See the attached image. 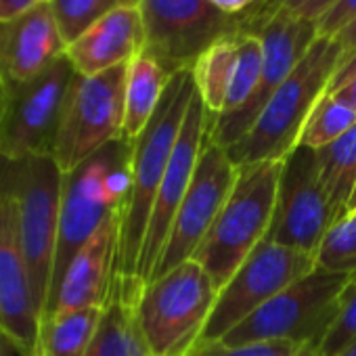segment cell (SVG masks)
<instances>
[{"instance_id":"1","label":"cell","mask_w":356,"mask_h":356,"mask_svg":"<svg viewBox=\"0 0 356 356\" xmlns=\"http://www.w3.org/2000/svg\"><path fill=\"white\" fill-rule=\"evenodd\" d=\"M195 92L197 88L191 67L172 74L147 128L132 143L130 191L120 218L118 277L122 279L136 281V266L143 252L153 202Z\"/></svg>"},{"instance_id":"2","label":"cell","mask_w":356,"mask_h":356,"mask_svg":"<svg viewBox=\"0 0 356 356\" xmlns=\"http://www.w3.org/2000/svg\"><path fill=\"white\" fill-rule=\"evenodd\" d=\"M130 153L132 143L118 138L80 163L74 172L63 174L59 233L47 318L74 256L111 214L124 208L130 191Z\"/></svg>"},{"instance_id":"3","label":"cell","mask_w":356,"mask_h":356,"mask_svg":"<svg viewBox=\"0 0 356 356\" xmlns=\"http://www.w3.org/2000/svg\"><path fill=\"white\" fill-rule=\"evenodd\" d=\"M339 61L341 47L337 40L318 36L270 97L254 126L227 149L233 163L241 168L258 161L285 159L300 145L306 120L327 95Z\"/></svg>"},{"instance_id":"4","label":"cell","mask_w":356,"mask_h":356,"mask_svg":"<svg viewBox=\"0 0 356 356\" xmlns=\"http://www.w3.org/2000/svg\"><path fill=\"white\" fill-rule=\"evenodd\" d=\"M281 165L283 159L239 168L231 195L193 256L218 291L266 239L277 202Z\"/></svg>"},{"instance_id":"5","label":"cell","mask_w":356,"mask_h":356,"mask_svg":"<svg viewBox=\"0 0 356 356\" xmlns=\"http://www.w3.org/2000/svg\"><path fill=\"white\" fill-rule=\"evenodd\" d=\"M218 287L195 260L143 285L136 321L153 356H187L202 339Z\"/></svg>"},{"instance_id":"6","label":"cell","mask_w":356,"mask_h":356,"mask_svg":"<svg viewBox=\"0 0 356 356\" xmlns=\"http://www.w3.org/2000/svg\"><path fill=\"white\" fill-rule=\"evenodd\" d=\"M350 279V273L316 266L260 306L225 335L220 343L237 346L260 339H293L321 346L335 323L339 298Z\"/></svg>"},{"instance_id":"7","label":"cell","mask_w":356,"mask_h":356,"mask_svg":"<svg viewBox=\"0 0 356 356\" xmlns=\"http://www.w3.org/2000/svg\"><path fill=\"white\" fill-rule=\"evenodd\" d=\"M11 178L17 200L24 258L28 264L32 293L44 323L59 233L63 172L53 155H38L11 161Z\"/></svg>"},{"instance_id":"8","label":"cell","mask_w":356,"mask_h":356,"mask_svg":"<svg viewBox=\"0 0 356 356\" xmlns=\"http://www.w3.org/2000/svg\"><path fill=\"white\" fill-rule=\"evenodd\" d=\"M252 32L262 42V74L250 101L231 115L212 118L210 138L229 149L258 120L270 97L296 70L310 44L318 38L312 22L300 19L287 11H245L241 28Z\"/></svg>"},{"instance_id":"9","label":"cell","mask_w":356,"mask_h":356,"mask_svg":"<svg viewBox=\"0 0 356 356\" xmlns=\"http://www.w3.org/2000/svg\"><path fill=\"white\" fill-rule=\"evenodd\" d=\"M126 76L128 63L97 76L76 74L53 147V157L63 174L122 138Z\"/></svg>"},{"instance_id":"10","label":"cell","mask_w":356,"mask_h":356,"mask_svg":"<svg viewBox=\"0 0 356 356\" xmlns=\"http://www.w3.org/2000/svg\"><path fill=\"white\" fill-rule=\"evenodd\" d=\"M145 47L170 76L193 67L216 40L239 32L241 17H231L210 0H138Z\"/></svg>"},{"instance_id":"11","label":"cell","mask_w":356,"mask_h":356,"mask_svg":"<svg viewBox=\"0 0 356 356\" xmlns=\"http://www.w3.org/2000/svg\"><path fill=\"white\" fill-rule=\"evenodd\" d=\"M339 220L321 183L314 149L298 145L281 165L266 239L316 258L327 235Z\"/></svg>"},{"instance_id":"12","label":"cell","mask_w":356,"mask_h":356,"mask_svg":"<svg viewBox=\"0 0 356 356\" xmlns=\"http://www.w3.org/2000/svg\"><path fill=\"white\" fill-rule=\"evenodd\" d=\"M318 266L314 256L264 239L218 291L202 341H220L260 306Z\"/></svg>"},{"instance_id":"13","label":"cell","mask_w":356,"mask_h":356,"mask_svg":"<svg viewBox=\"0 0 356 356\" xmlns=\"http://www.w3.org/2000/svg\"><path fill=\"white\" fill-rule=\"evenodd\" d=\"M76 70L63 55L34 80L9 90L0 126V157L22 161L53 155Z\"/></svg>"},{"instance_id":"14","label":"cell","mask_w":356,"mask_h":356,"mask_svg":"<svg viewBox=\"0 0 356 356\" xmlns=\"http://www.w3.org/2000/svg\"><path fill=\"white\" fill-rule=\"evenodd\" d=\"M40 327L42 318L19 239L11 161L0 157V333L17 348L19 356H38Z\"/></svg>"},{"instance_id":"15","label":"cell","mask_w":356,"mask_h":356,"mask_svg":"<svg viewBox=\"0 0 356 356\" xmlns=\"http://www.w3.org/2000/svg\"><path fill=\"white\" fill-rule=\"evenodd\" d=\"M239 168L229 157V151L216 145L210 136L202 149L189 191L176 212L168 241L155 264L151 279H157L172 268L193 260L202 241L218 218L227 197L233 191ZM149 279V281H151ZM147 281V283H149Z\"/></svg>"},{"instance_id":"16","label":"cell","mask_w":356,"mask_h":356,"mask_svg":"<svg viewBox=\"0 0 356 356\" xmlns=\"http://www.w3.org/2000/svg\"><path fill=\"white\" fill-rule=\"evenodd\" d=\"M210 124H212V115L206 109L202 97L195 92V97L187 109L181 134H178V140L174 145L170 163L165 168L161 183H159L155 202H153L143 252H140L138 266H136V281H140L143 285L151 279V275L155 270V264H157L161 250L168 241L176 212L181 208V204L189 191L202 149L210 136Z\"/></svg>"},{"instance_id":"17","label":"cell","mask_w":356,"mask_h":356,"mask_svg":"<svg viewBox=\"0 0 356 356\" xmlns=\"http://www.w3.org/2000/svg\"><path fill=\"white\" fill-rule=\"evenodd\" d=\"M65 49L51 3L0 22V82L11 90L34 80L63 57Z\"/></svg>"},{"instance_id":"18","label":"cell","mask_w":356,"mask_h":356,"mask_svg":"<svg viewBox=\"0 0 356 356\" xmlns=\"http://www.w3.org/2000/svg\"><path fill=\"white\" fill-rule=\"evenodd\" d=\"M120 218L122 210L111 214L74 256L49 316L84 308H103L107 304L118 277Z\"/></svg>"},{"instance_id":"19","label":"cell","mask_w":356,"mask_h":356,"mask_svg":"<svg viewBox=\"0 0 356 356\" xmlns=\"http://www.w3.org/2000/svg\"><path fill=\"white\" fill-rule=\"evenodd\" d=\"M145 47V28L138 7H122L82 32L67 44L65 57L76 74L97 76L130 63Z\"/></svg>"},{"instance_id":"20","label":"cell","mask_w":356,"mask_h":356,"mask_svg":"<svg viewBox=\"0 0 356 356\" xmlns=\"http://www.w3.org/2000/svg\"><path fill=\"white\" fill-rule=\"evenodd\" d=\"M143 283L115 277L86 356H153L136 321Z\"/></svg>"},{"instance_id":"21","label":"cell","mask_w":356,"mask_h":356,"mask_svg":"<svg viewBox=\"0 0 356 356\" xmlns=\"http://www.w3.org/2000/svg\"><path fill=\"white\" fill-rule=\"evenodd\" d=\"M170 74L145 51H140L128 63L126 76V97H124V128L122 138L134 143L147 128L151 115L155 113Z\"/></svg>"},{"instance_id":"22","label":"cell","mask_w":356,"mask_h":356,"mask_svg":"<svg viewBox=\"0 0 356 356\" xmlns=\"http://www.w3.org/2000/svg\"><path fill=\"white\" fill-rule=\"evenodd\" d=\"M314 153L321 183L343 220L350 216V200L356 189V126Z\"/></svg>"},{"instance_id":"23","label":"cell","mask_w":356,"mask_h":356,"mask_svg":"<svg viewBox=\"0 0 356 356\" xmlns=\"http://www.w3.org/2000/svg\"><path fill=\"white\" fill-rule=\"evenodd\" d=\"M103 308H84L49 316L40 327L38 356H86Z\"/></svg>"},{"instance_id":"24","label":"cell","mask_w":356,"mask_h":356,"mask_svg":"<svg viewBox=\"0 0 356 356\" xmlns=\"http://www.w3.org/2000/svg\"><path fill=\"white\" fill-rule=\"evenodd\" d=\"M237 32L216 40L204 55L193 63V80L197 95L202 97L206 109L212 118L222 113L227 90L237 63Z\"/></svg>"},{"instance_id":"25","label":"cell","mask_w":356,"mask_h":356,"mask_svg":"<svg viewBox=\"0 0 356 356\" xmlns=\"http://www.w3.org/2000/svg\"><path fill=\"white\" fill-rule=\"evenodd\" d=\"M237 63L227 90L225 107L220 115H231L239 111L254 95L260 74H262V42L256 34L239 30L237 32ZM218 118V115H216Z\"/></svg>"},{"instance_id":"26","label":"cell","mask_w":356,"mask_h":356,"mask_svg":"<svg viewBox=\"0 0 356 356\" xmlns=\"http://www.w3.org/2000/svg\"><path fill=\"white\" fill-rule=\"evenodd\" d=\"M352 126H356V111L350 105L337 101L335 97L325 95L312 109L310 118L306 120V126L300 136V145L316 151L337 140Z\"/></svg>"},{"instance_id":"27","label":"cell","mask_w":356,"mask_h":356,"mask_svg":"<svg viewBox=\"0 0 356 356\" xmlns=\"http://www.w3.org/2000/svg\"><path fill=\"white\" fill-rule=\"evenodd\" d=\"M65 44L74 42L95 22L122 7H138V0H51Z\"/></svg>"},{"instance_id":"28","label":"cell","mask_w":356,"mask_h":356,"mask_svg":"<svg viewBox=\"0 0 356 356\" xmlns=\"http://www.w3.org/2000/svg\"><path fill=\"white\" fill-rule=\"evenodd\" d=\"M187 356H325L323 348L310 341L293 339H260L248 343L202 341Z\"/></svg>"},{"instance_id":"29","label":"cell","mask_w":356,"mask_h":356,"mask_svg":"<svg viewBox=\"0 0 356 356\" xmlns=\"http://www.w3.org/2000/svg\"><path fill=\"white\" fill-rule=\"evenodd\" d=\"M318 266L356 277V216L339 220L327 235L318 256Z\"/></svg>"},{"instance_id":"30","label":"cell","mask_w":356,"mask_h":356,"mask_svg":"<svg viewBox=\"0 0 356 356\" xmlns=\"http://www.w3.org/2000/svg\"><path fill=\"white\" fill-rule=\"evenodd\" d=\"M356 341V277L350 279L346 291L339 298V310L333 327L323 339L321 348L325 356H339Z\"/></svg>"},{"instance_id":"31","label":"cell","mask_w":356,"mask_h":356,"mask_svg":"<svg viewBox=\"0 0 356 356\" xmlns=\"http://www.w3.org/2000/svg\"><path fill=\"white\" fill-rule=\"evenodd\" d=\"M335 3L337 0H258L250 11H287L316 24Z\"/></svg>"},{"instance_id":"32","label":"cell","mask_w":356,"mask_h":356,"mask_svg":"<svg viewBox=\"0 0 356 356\" xmlns=\"http://www.w3.org/2000/svg\"><path fill=\"white\" fill-rule=\"evenodd\" d=\"M352 22H356V0H337L314 26L318 36L335 38Z\"/></svg>"},{"instance_id":"33","label":"cell","mask_w":356,"mask_h":356,"mask_svg":"<svg viewBox=\"0 0 356 356\" xmlns=\"http://www.w3.org/2000/svg\"><path fill=\"white\" fill-rule=\"evenodd\" d=\"M44 3H51V0H0V22L22 17Z\"/></svg>"},{"instance_id":"34","label":"cell","mask_w":356,"mask_h":356,"mask_svg":"<svg viewBox=\"0 0 356 356\" xmlns=\"http://www.w3.org/2000/svg\"><path fill=\"white\" fill-rule=\"evenodd\" d=\"M354 78H356V51H354L348 59H343V61L337 65V70H335V74H333V78H331V82H329L327 95L339 90L341 86H346V84L352 82Z\"/></svg>"},{"instance_id":"35","label":"cell","mask_w":356,"mask_h":356,"mask_svg":"<svg viewBox=\"0 0 356 356\" xmlns=\"http://www.w3.org/2000/svg\"><path fill=\"white\" fill-rule=\"evenodd\" d=\"M210 3L231 17H241L245 11H250L258 3V0H210Z\"/></svg>"},{"instance_id":"36","label":"cell","mask_w":356,"mask_h":356,"mask_svg":"<svg viewBox=\"0 0 356 356\" xmlns=\"http://www.w3.org/2000/svg\"><path fill=\"white\" fill-rule=\"evenodd\" d=\"M337 44L341 47V61L348 59L354 51H356V22H352L350 26H346L337 36H335ZM339 61V63H341Z\"/></svg>"},{"instance_id":"37","label":"cell","mask_w":356,"mask_h":356,"mask_svg":"<svg viewBox=\"0 0 356 356\" xmlns=\"http://www.w3.org/2000/svg\"><path fill=\"white\" fill-rule=\"evenodd\" d=\"M331 97H335L337 101H341V103L350 105V107L356 111V78H354L352 82H348L346 86H341L339 90L331 92Z\"/></svg>"},{"instance_id":"38","label":"cell","mask_w":356,"mask_h":356,"mask_svg":"<svg viewBox=\"0 0 356 356\" xmlns=\"http://www.w3.org/2000/svg\"><path fill=\"white\" fill-rule=\"evenodd\" d=\"M0 356H19L17 348L3 333H0Z\"/></svg>"},{"instance_id":"39","label":"cell","mask_w":356,"mask_h":356,"mask_svg":"<svg viewBox=\"0 0 356 356\" xmlns=\"http://www.w3.org/2000/svg\"><path fill=\"white\" fill-rule=\"evenodd\" d=\"M7 97H9V90L3 82H0V126H3L5 109H7Z\"/></svg>"},{"instance_id":"40","label":"cell","mask_w":356,"mask_h":356,"mask_svg":"<svg viewBox=\"0 0 356 356\" xmlns=\"http://www.w3.org/2000/svg\"><path fill=\"white\" fill-rule=\"evenodd\" d=\"M339 356H356V341H354V343H352V346H350L346 352H341Z\"/></svg>"},{"instance_id":"41","label":"cell","mask_w":356,"mask_h":356,"mask_svg":"<svg viewBox=\"0 0 356 356\" xmlns=\"http://www.w3.org/2000/svg\"><path fill=\"white\" fill-rule=\"evenodd\" d=\"M356 210V189H354V193H352V200H350V214Z\"/></svg>"},{"instance_id":"42","label":"cell","mask_w":356,"mask_h":356,"mask_svg":"<svg viewBox=\"0 0 356 356\" xmlns=\"http://www.w3.org/2000/svg\"><path fill=\"white\" fill-rule=\"evenodd\" d=\"M350 216H356V210H354V212H352V214H350Z\"/></svg>"}]
</instances>
